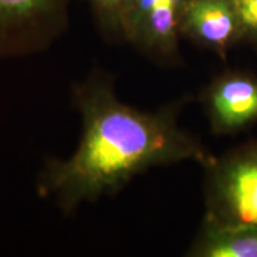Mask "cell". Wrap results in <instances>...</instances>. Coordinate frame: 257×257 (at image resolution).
Here are the masks:
<instances>
[{
    "label": "cell",
    "mask_w": 257,
    "mask_h": 257,
    "mask_svg": "<svg viewBox=\"0 0 257 257\" xmlns=\"http://www.w3.org/2000/svg\"><path fill=\"white\" fill-rule=\"evenodd\" d=\"M187 255L257 257V226H218L202 221Z\"/></svg>",
    "instance_id": "7"
},
{
    "label": "cell",
    "mask_w": 257,
    "mask_h": 257,
    "mask_svg": "<svg viewBox=\"0 0 257 257\" xmlns=\"http://www.w3.org/2000/svg\"><path fill=\"white\" fill-rule=\"evenodd\" d=\"M133 0H88L93 16L102 34L123 41V19Z\"/></svg>",
    "instance_id": "8"
},
{
    "label": "cell",
    "mask_w": 257,
    "mask_h": 257,
    "mask_svg": "<svg viewBox=\"0 0 257 257\" xmlns=\"http://www.w3.org/2000/svg\"><path fill=\"white\" fill-rule=\"evenodd\" d=\"M205 169V223L257 226V138L212 156Z\"/></svg>",
    "instance_id": "2"
},
{
    "label": "cell",
    "mask_w": 257,
    "mask_h": 257,
    "mask_svg": "<svg viewBox=\"0 0 257 257\" xmlns=\"http://www.w3.org/2000/svg\"><path fill=\"white\" fill-rule=\"evenodd\" d=\"M191 0H133L123 19V41L161 62L180 60V25Z\"/></svg>",
    "instance_id": "4"
},
{
    "label": "cell",
    "mask_w": 257,
    "mask_h": 257,
    "mask_svg": "<svg viewBox=\"0 0 257 257\" xmlns=\"http://www.w3.org/2000/svg\"><path fill=\"white\" fill-rule=\"evenodd\" d=\"M73 95L82 119L80 143L69 159L51 160L38 182L41 195L63 211L113 194L153 167L184 161L204 166L213 156L179 125L182 101L138 110L120 101L102 75L76 86Z\"/></svg>",
    "instance_id": "1"
},
{
    "label": "cell",
    "mask_w": 257,
    "mask_h": 257,
    "mask_svg": "<svg viewBox=\"0 0 257 257\" xmlns=\"http://www.w3.org/2000/svg\"><path fill=\"white\" fill-rule=\"evenodd\" d=\"M238 19L243 44L257 49V0H229Z\"/></svg>",
    "instance_id": "9"
},
{
    "label": "cell",
    "mask_w": 257,
    "mask_h": 257,
    "mask_svg": "<svg viewBox=\"0 0 257 257\" xmlns=\"http://www.w3.org/2000/svg\"><path fill=\"white\" fill-rule=\"evenodd\" d=\"M200 100L214 135L243 133L257 123V75L225 70L205 87Z\"/></svg>",
    "instance_id": "5"
},
{
    "label": "cell",
    "mask_w": 257,
    "mask_h": 257,
    "mask_svg": "<svg viewBox=\"0 0 257 257\" xmlns=\"http://www.w3.org/2000/svg\"><path fill=\"white\" fill-rule=\"evenodd\" d=\"M72 0H0V57L42 49L62 34Z\"/></svg>",
    "instance_id": "3"
},
{
    "label": "cell",
    "mask_w": 257,
    "mask_h": 257,
    "mask_svg": "<svg viewBox=\"0 0 257 257\" xmlns=\"http://www.w3.org/2000/svg\"><path fill=\"white\" fill-rule=\"evenodd\" d=\"M181 38L225 60L243 36L229 0H191L180 25Z\"/></svg>",
    "instance_id": "6"
}]
</instances>
